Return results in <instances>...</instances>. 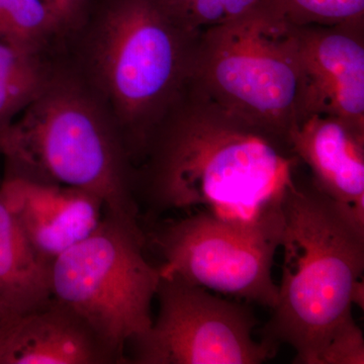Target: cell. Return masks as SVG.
Segmentation results:
<instances>
[{
    "instance_id": "obj_13",
    "label": "cell",
    "mask_w": 364,
    "mask_h": 364,
    "mask_svg": "<svg viewBox=\"0 0 364 364\" xmlns=\"http://www.w3.org/2000/svg\"><path fill=\"white\" fill-rule=\"evenodd\" d=\"M50 265L33 250L0 198V322H11L52 298Z\"/></svg>"
},
{
    "instance_id": "obj_19",
    "label": "cell",
    "mask_w": 364,
    "mask_h": 364,
    "mask_svg": "<svg viewBox=\"0 0 364 364\" xmlns=\"http://www.w3.org/2000/svg\"><path fill=\"white\" fill-rule=\"evenodd\" d=\"M54 16L63 41L85 25L93 0H41Z\"/></svg>"
},
{
    "instance_id": "obj_3",
    "label": "cell",
    "mask_w": 364,
    "mask_h": 364,
    "mask_svg": "<svg viewBox=\"0 0 364 364\" xmlns=\"http://www.w3.org/2000/svg\"><path fill=\"white\" fill-rule=\"evenodd\" d=\"M6 174L87 191L105 213L139 226L135 166L97 93L61 52L39 95L0 138Z\"/></svg>"
},
{
    "instance_id": "obj_20",
    "label": "cell",
    "mask_w": 364,
    "mask_h": 364,
    "mask_svg": "<svg viewBox=\"0 0 364 364\" xmlns=\"http://www.w3.org/2000/svg\"><path fill=\"white\" fill-rule=\"evenodd\" d=\"M4 345H6V323L0 322V364L4 361Z\"/></svg>"
},
{
    "instance_id": "obj_11",
    "label": "cell",
    "mask_w": 364,
    "mask_h": 364,
    "mask_svg": "<svg viewBox=\"0 0 364 364\" xmlns=\"http://www.w3.org/2000/svg\"><path fill=\"white\" fill-rule=\"evenodd\" d=\"M289 139L315 188L364 230V128L313 112L294 124Z\"/></svg>"
},
{
    "instance_id": "obj_1",
    "label": "cell",
    "mask_w": 364,
    "mask_h": 364,
    "mask_svg": "<svg viewBox=\"0 0 364 364\" xmlns=\"http://www.w3.org/2000/svg\"><path fill=\"white\" fill-rule=\"evenodd\" d=\"M304 167L289 136L225 109L191 78L136 166V196L157 212L259 221L282 212Z\"/></svg>"
},
{
    "instance_id": "obj_14",
    "label": "cell",
    "mask_w": 364,
    "mask_h": 364,
    "mask_svg": "<svg viewBox=\"0 0 364 364\" xmlns=\"http://www.w3.org/2000/svg\"><path fill=\"white\" fill-rule=\"evenodd\" d=\"M52 54H33L0 41V138L39 95Z\"/></svg>"
},
{
    "instance_id": "obj_9",
    "label": "cell",
    "mask_w": 364,
    "mask_h": 364,
    "mask_svg": "<svg viewBox=\"0 0 364 364\" xmlns=\"http://www.w3.org/2000/svg\"><path fill=\"white\" fill-rule=\"evenodd\" d=\"M0 198L36 253L51 263L95 231L104 203L87 191L4 173Z\"/></svg>"
},
{
    "instance_id": "obj_17",
    "label": "cell",
    "mask_w": 364,
    "mask_h": 364,
    "mask_svg": "<svg viewBox=\"0 0 364 364\" xmlns=\"http://www.w3.org/2000/svg\"><path fill=\"white\" fill-rule=\"evenodd\" d=\"M263 0H198L191 9L184 26L198 33L210 26L224 25L241 18Z\"/></svg>"
},
{
    "instance_id": "obj_18",
    "label": "cell",
    "mask_w": 364,
    "mask_h": 364,
    "mask_svg": "<svg viewBox=\"0 0 364 364\" xmlns=\"http://www.w3.org/2000/svg\"><path fill=\"white\" fill-rule=\"evenodd\" d=\"M363 363V333L356 322L345 328L332 340L320 359V364Z\"/></svg>"
},
{
    "instance_id": "obj_5",
    "label": "cell",
    "mask_w": 364,
    "mask_h": 364,
    "mask_svg": "<svg viewBox=\"0 0 364 364\" xmlns=\"http://www.w3.org/2000/svg\"><path fill=\"white\" fill-rule=\"evenodd\" d=\"M191 80L225 109L284 135L312 114L293 26L268 0L200 32Z\"/></svg>"
},
{
    "instance_id": "obj_7",
    "label": "cell",
    "mask_w": 364,
    "mask_h": 364,
    "mask_svg": "<svg viewBox=\"0 0 364 364\" xmlns=\"http://www.w3.org/2000/svg\"><path fill=\"white\" fill-rule=\"evenodd\" d=\"M284 224L282 210L251 223L196 210L155 235L160 273L272 309L279 296L272 267Z\"/></svg>"
},
{
    "instance_id": "obj_15",
    "label": "cell",
    "mask_w": 364,
    "mask_h": 364,
    "mask_svg": "<svg viewBox=\"0 0 364 364\" xmlns=\"http://www.w3.org/2000/svg\"><path fill=\"white\" fill-rule=\"evenodd\" d=\"M0 41L33 54H52L63 38L41 0H0Z\"/></svg>"
},
{
    "instance_id": "obj_2",
    "label": "cell",
    "mask_w": 364,
    "mask_h": 364,
    "mask_svg": "<svg viewBox=\"0 0 364 364\" xmlns=\"http://www.w3.org/2000/svg\"><path fill=\"white\" fill-rule=\"evenodd\" d=\"M200 32L177 23L157 0H93L85 25L62 45L111 114L135 167L191 80Z\"/></svg>"
},
{
    "instance_id": "obj_4",
    "label": "cell",
    "mask_w": 364,
    "mask_h": 364,
    "mask_svg": "<svg viewBox=\"0 0 364 364\" xmlns=\"http://www.w3.org/2000/svg\"><path fill=\"white\" fill-rule=\"evenodd\" d=\"M282 282L263 341L287 344L294 363L320 364L333 339L363 310L364 230L299 174L282 205Z\"/></svg>"
},
{
    "instance_id": "obj_12",
    "label": "cell",
    "mask_w": 364,
    "mask_h": 364,
    "mask_svg": "<svg viewBox=\"0 0 364 364\" xmlns=\"http://www.w3.org/2000/svg\"><path fill=\"white\" fill-rule=\"evenodd\" d=\"M119 360L77 314L52 298L6 324L2 364H105Z\"/></svg>"
},
{
    "instance_id": "obj_6",
    "label": "cell",
    "mask_w": 364,
    "mask_h": 364,
    "mask_svg": "<svg viewBox=\"0 0 364 364\" xmlns=\"http://www.w3.org/2000/svg\"><path fill=\"white\" fill-rule=\"evenodd\" d=\"M144 243L143 233L105 213L93 233L50 265L53 298L77 314L119 363L153 322L161 273Z\"/></svg>"
},
{
    "instance_id": "obj_10",
    "label": "cell",
    "mask_w": 364,
    "mask_h": 364,
    "mask_svg": "<svg viewBox=\"0 0 364 364\" xmlns=\"http://www.w3.org/2000/svg\"><path fill=\"white\" fill-rule=\"evenodd\" d=\"M293 31L310 83L312 114H333L364 128V21L293 26Z\"/></svg>"
},
{
    "instance_id": "obj_8",
    "label": "cell",
    "mask_w": 364,
    "mask_h": 364,
    "mask_svg": "<svg viewBox=\"0 0 364 364\" xmlns=\"http://www.w3.org/2000/svg\"><path fill=\"white\" fill-rule=\"evenodd\" d=\"M156 320L129 345L138 364H258L277 348L253 338L247 306L210 294L176 275H161Z\"/></svg>"
},
{
    "instance_id": "obj_16",
    "label": "cell",
    "mask_w": 364,
    "mask_h": 364,
    "mask_svg": "<svg viewBox=\"0 0 364 364\" xmlns=\"http://www.w3.org/2000/svg\"><path fill=\"white\" fill-rule=\"evenodd\" d=\"M293 26H334L364 21V0H269Z\"/></svg>"
}]
</instances>
